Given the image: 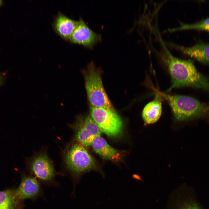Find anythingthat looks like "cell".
Listing matches in <instances>:
<instances>
[{
    "label": "cell",
    "mask_w": 209,
    "mask_h": 209,
    "mask_svg": "<svg viewBox=\"0 0 209 209\" xmlns=\"http://www.w3.org/2000/svg\"><path fill=\"white\" fill-rule=\"evenodd\" d=\"M101 40V35L93 31L80 18L77 21L76 26L69 40L72 43L92 48Z\"/></svg>",
    "instance_id": "obj_7"
},
{
    "label": "cell",
    "mask_w": 209,
    "mask_h": 209,
    "mask_svg": "<svg viewBox=\"0 0 209 209\" xmlns=\"http://www.w3.org/2000/svg\"><path fill=\"white\" fill-rule=\"evenodd\" d=\"M77 21L74 20L61 12H59L53 24L56 32L61 37L69 40L76 27Z\"/></svg>",
    "instance_id": "obj_12"
},
{
    "label": "cell",
    "mask_w": 209,
    "mask_h": 209,
    "mask_svg": "<svg viewBox=\"0 0 209 209\" xmlns=\"http://www.w3.org/2000/svg\"><path fill=\"white\" fill-rule=\"evenodd\" d=\"M23 201L18 197L15 189L0 191V209H22Z\"/></svg>",
    "instance_id": "obj_14"
},
{
    "label": "cell",
    "mask_w": 209,
    "mask_h": 209,
    "mask_svg": "<svg viewBox=\"0 0 209 209\" xmlns=\"http://www.w3.org/2000/svg\"><path fill=\"white\" fill-rule=\"evenodd\" d=\"M80 123L76 131L75 139L84 146L92 145L94 139L100 136V129L90 115L84 118Z\"/></svg>",
    "instance_id": "obj_8"
},
{
    "label": "cell",
    "mask_w": 209,
    "mask_h": 209,
    "mask_svg": "<svg viewBox=\"0 0 209 209\" xmlns=\"http://www.w3.org/2000/svg\"><path fill=\"white\" fill-rule=\"evenodd\" d=\"M90 116L101 132L109 137L120 136L123 130L122 120L113 109L91 107Z\"/></svg>",
    "instance_id": "obj_5"
},
{
    "label": "cell",
    "mask_w": 209,
    "mask_h": 209,
    "mask_svg": "<svg viewBox=\"0 0 209 209\" xmlns=\"http://www.w3.org/2000/svg\"><path fill=\"white\" fill-rule=\"evenodd\" d=\"M168 44L200 62L209 65V44L199 43L190 47H185L171 43Z\"/></svg>",
    "instance_id": "obj_11"
},
{
    "label": "cell",
    "mask_w": 209,
    "mask_h": 209,
    "mask_svg": "<svg viewBox=\"0 0 209 209\" xmlns=\"http://www.w3.org/2000/svg\"><path fill=\"white\" fill-rule=\"evenodd\" d=\"M175 195L169 209H202L195 198L188 194L179 191Z\"/></svg>",
    "instance_id": "obj_15"
},
{
    "label": "cell",
    "mask_w": 209,
    "mask_h": 209,
    "mask_svg": "<svg viewBox=\"0 0 209 209\" xmlns=\"http://www.w3.org/2000/svg\"><path fill=\"white\" fill-rule=\"evenodd\" d=\"M162 110L161 96L156 92L154 100L147 104L143 110L142 116L144 122L148 124L156 122L161 116Z\"/></svg>",
    "instance_id": "obj_13"
},
{
    "label": "cell",
    "mask_w": 209,
    "mask_h": 209,
    "mask_svg": "<svg viewBox=\"0 0 209 209\" xmlns=\"http://www.w3.org/2000/svg\"><path fill=\"white\" fill-rule=\"evenodd\" d=\"M92 145L95 152L104 159L114 162H118L121 159V152L110 145L100 136L94 139Z\"/></svg>",
    "instance_id": "obj_10"
},
{
    "label": "cell",
    "mask_w": 209,
    "mask_h": 209,
    "mask_svg": "<svg viewBox=\"0 0 209 209\" xmlns=\"http://www.w3.org/2000/svg\"><path fill=\"white\" fill-rule=\"evenodd\" d=\"M163 54L160 55L167 66L172 85L167 90L190 87L209 91V79L198 72L190 60H182L173 55L161 41Z\"/></svg>",
    "instance_id": "obj_1"
},
{
    "label": "cell",
    "mask_w": 209,
    "mask_h": 209,
    "mask_svg": "<svg viewBox=\"0 0 209 209\" xmlns=\"http://www.w3.org/2000/svg\"><path fill=\"white\" fill-rule=\"evenodd\" d=\"M187 29H194L205 30L209 32V17L193 24H183L179 27L169 29L168 30L170 31H172L177 30Z\"/></svg>",
    "instance_id": "obj_16"
},
{
    "label": "cell",
    "mask_w": 209,
    "mask_h": 209,
    "mask_svg": "<svg viewBox=\"0 0 209 209\" xmlns=\"http://www.w3.org/2000/svg\"><path fill=\"white\" fill-rule=\"evenodd\" d=\"M64 160L68 170L74 178L75 186L82 174L97 168L94 158L84 146L78 142L67 148Z\"/></svg>",
    "instance_id": "obj_3"
},
{
    "label": "cell",
    "mask_w": 209,
    "mask_h": 209,
    "mask_svg": "<svg viewBox=\"0 0 209 209\" xmlns=\"http://www.w3.org/2000/svg\"><path fill=\"white\" fill-rule=\"evenodd\" d=\"M168 101L175 118L184 121L209 116V105L190 96L170 95L156 91Z\"/></svg>",
    "instance_id": "obj_2"
},
{
    "label": "cell",
    "mask_w": 209,
    "mask_h": 209,
    "mask_svg": "<svg viewBox=\"0 0 209 209\" xmlns=\"http://www.w3.org/2000/svg\"><path fill=\"white\" fill-rule=\"evenodd\" d=\"M101 72L93 62L84 72L85 86L91 107L113 109L104 88Z\"/></svg>",
    "instance_id": "obj_4"
},
{
    "label": "cell",
    "mask_w": 209,
    "mask_h": 209,
    "mask_svg": "<svg viewBox=\"0 0 209 209\" xmlns=\"http://www.w3.org/2000/svg\"><path fill=\"white\" fill-rule=\"evenodd\" d=\"M1 0H0V5L1 4Z\"/></svg>",
    "instance_id": "obj_17"
},
{
    "label": "cell",
    "mask_w": 209,
    "mask_h": 209,
    "mask_svg": "<svg viewBox=\"0 0 209 209\" xmlns=\"http://www.w3.org/2000/svg\"><path fill=\"white\" fill-rule=\"evenodd\" d=\"M29 164L31 172L37 179L45 184L53 182L55 176V170L46 154L41 153L35 156Z\"/></svg>",
    "instance_id": "obj_6"
},
{
    "label": "cell",
    "mask_w": 209,
    "mask_h": 209,
    "mask_svg": "<svg viewBox=\"0 0 209 209\" xmlns=\"http://www.w3.org/2000/svg\"><path fill=\"white\" fill-rule=\"evenodd\" d=\"M19 199H35L42 194V190L37 179L35 176L23 175L20 184L16 189Z\"/></svg>",
    "instance_id": "obj_9"
}]
</instances>
